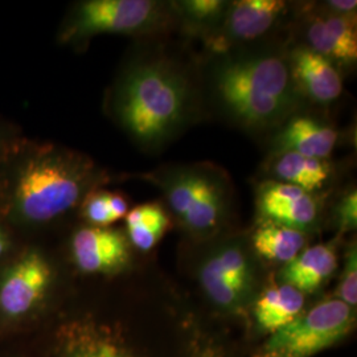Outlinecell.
<instances>
[{"label": "cell", "instance_id": "14", "mask_svg": "<svg viewBox=\"0 0 357 357\" xmlns=\"http://www.w3.org/2000/svg\"><path fill=\"white\" fill-rule=\"evenodd\" d=\"M337 143V131L310 115L293 116L274 139L275 153H294L327 159Z\"/></svg>", "mask_w": 357, "mask_h": 357}, {"label": "cell", "instance_id": "20", "mask_svg": "<svg viewBox=\"0 0 357 357\" xmlns=\"http://www.w3.org/2000/svg\"><path fill=\"white\" fill-rule=\"evenodd\" d=\"M61 357H132L109 337L94 330L79 327L61 339Z\"/></svg>", "mask_w": 357, "mask_h": 357}, {"label": "cell", "instance_id": "6", "mask_svg": "<svg viewBox=\"0 0 357 357\" xmlns=\"http://www.w3.org/2000/svg\"><path fill=\"white\" fill-rule=\"evenodd\" d=\"M355 324L352 307L328 299L301 314L271 337L257 357H311L342 340Z\"/></svg>", "mask_w": 357, "mask_h": 357}, {"label": "cell", "instance_id": "27", "mask_svg": "<svg viewBox=\"0 0 357 357\" xmlns=\"http://www.w3.org/2000/svg\"><path fill=\"white\" fill-rule=\"evenodd\" d=\"M16 149L13 147V144H11V142L0 137V168L8 163V160L11 159V156L16 151Z\"/></svg>", "mask_w": 357, "mask_h": 357}, {"label": "cell", "instance_id": "3", "mask_svg": "<svg viewBox=\"0 0 357 357\" xmlns=\"http://www.w3.org/2000/svg\"><path fill=\"white\" fill-rule=\"evenodd\" d=\"M213 91L233 122L252 131L281 125L299 103L289 57L258 52L228 57L217 65Z\"/></svg>", "mask_w": 357, "mask_h": 357}, {"label": "cell", "instance_id": "22", "mask_svg": "<svg viewBox=\"0 0 357 357\" xmlns=\"http://www.w3.org/2000/svg\"><path fill=\"white\" fill-rule=\"evenodd\" d=\"M84 217L91 227H109L115 222L114 217L107 204V192L93 191L85 197L81 204Z\"/></svg>", "mask_w": 357, "mask_h": 357}, {"label": "cell", "instance_id": "19", "mask_svg": "<svg viewBox=\"0 0 357 357\" xmlns=\"http://www.w3.org/2000/svg\"><path fill=\"white\" fill-rule=\"evenodd\" d=\"M168 227L169 217L159 203L135 206L126 215L128 241L142 252L151 250L165 236Z\"/></svg>", "mask_w": 357, "mask_h": 357}, {"label": "cell", "instance_id": "1", "mask_svg": "<svg viewBox=\"0 0 357 357\" xmlns=\"http://www.w3.org/2000/svg\"><path fill=\"white\" fill-rule=\"evenodd\" d=\"M0 192V205L13 221L41 225L64 216L96 191L103 174L82 153L53 144L19 147Z\"/></svg>", "mask_w": 357, "mask_h": 357}, {"label": "cell", "instance_id": "12", "mask_svg": "<svg viewBox=\"0 0 357 357\" xmlns=\"http://www.w3.org/2000/svg\"><path fill=\"white\" fill-rule=\"evenodd\" d=\"M307 48L333 64L348 65L357 59L356 15H340L323 8L306 23Z\"/></svg>", "mask_w": 357, "mask_h": 357}, {"label": "cell", "instance_id": "17", "mask_svg": "<svg viewBox=\"0 0 357 357\" xmlns=\"http://www.w3.org/2000/svg\"><path fill=\"white\" fill-rule=\"evenodd\" d=\"M271 174L275 181L287 183L312 193L323 188L331 175V166L326 159L307 158L294 153H277Z\"/></svg>", "mask_w": 357, "mask_h": 357}, {"label": "cell", "instance_id": "8", "mask_svg": "<svg viewBox=\"0 0 357 357\" xmlns=\"http://www.w3.org/2000/svg\"><path fill=\"white\" fill-rule=\"evenodd\" d=\"M52 283L50 262L38 252L20 255L0 274V311L8 319H20L44 301Z\"/></svg>", "mask_w": 357, "mask_h": 357}, {"label": "cell", "instance_id": "7", "mask_svg": "<svg viewBox=\"0 0 357 357\" xmlns=\"http://www.w3.org/2000/svg\"><path fill=\"white\" fill-rule=\"evenodd\" d=\"M200 282L209 299L222 308H236L249 296L255 268L241 243H227L209 255L200 268Z\"/></svg>", "mask_w": 357, "mask_h": 357}, {"label": "cell", "instance_id": "11", "mask_svg": "<svg viewBox=\"0 0 357 357\" xmlns=\"http://www.w3.org/2000/svg\"><path fill=\"white\" fill-rule=\"evenodd\" d=\"M72 255L77 268L86 274H116L131 259L130 241L121 230L109 227H84L72 238Z\"/></svg>", "mask_w": 357, "mask_h": 357}, {"label": "cell", "instance_id": "28", "mask_svg": "<svg viewBox=\"0 0 357 357\" xmlns=\"http://www.w3.org/2000/svg\"><path fill=\"white\" fill-rule=\"evenodd\" d=\"M8 249V240H7V236L4 234V231L0 229V257L4 255Z\"/></svg>", "mask_w": 357, "mask_h": 357}, {"label": "cell", "instance_id": "18", "mask_svg": "<svg viewBox=\"0 0 357 357\" xmlns=\"http://www.w3.org/2000/svg\"><path fill=\"white\" fill-rule=\"evenodd\" d=\"M306 243L305 231L270 222H262L252 237L253 248L258 255L270 262L283 265L291 262L305 249Z\"/></svg>", "mask_w": 357, "mask_h": 357}, {"label": "cell", "instance_id": "16", "mask_svg": "<svg viewBox=\"0 0 357 357\" xmlns=\"http://www.w3.org/2000/svg\"><path fill=\"white\" fill-rule=\"evenodd\" d=\"M305 306V296L286 283H271L257 298L255 319L265 331L275 332L296 319Z\"/></svg>", "mask_w": 357, "mask_h": 357}, {"label": "cell", "instance_id": "5", "mask_svg": "<svg viewBox=\"0 0 357 357\" xmlns=\"http://www.w3.org/2000/svg\"><path fill=\"white\" fill-rule=\"evenodd\" d=\"M169 8L153 0H85L66 16L59 38L76 45L102 33H153L167 26Z\"/></svg>", "mask_w": 357, "mask_h": 357}, {"label": "cell", "instance_id": "24", "mask_svg": "<svg viewBox=\"0 0 357 357\" xmlns=\"http://www.w3.org/2000/svg\"><path fill=\"white\" fill-rule=\"evenodd\" d=\"M336 220L342 230H352L357 225V193L356 190L347 192L339 204L336 205Z\"/></svg>", "mask_w": 357, "mask_h": 357}, {"label": "cell", "instance_id": "26", "mask_svg": "<svg viewBox=\"0 0 357 357\" xmlns=\"http://www.w3.org/2000/svg\"><path fill=\"white\" fill-rule=\"evenodd\" d=\"M326 8L340 15H356V0H331L324 3Z\"/></svg>", "mask_w": 357, "mask_h": 357}, {"label": "cell", "instance_id": "15", "mask_svg": "<svg viewBox=\"0 0 357 357\" xmlns=\"http://www.w3.org/2000/svg\"><path fill=\"white\" fill-rule=\"evenodd\" d=\"M337 268L333 243H318L303 249L281 271V282L302 294L314 293L331 278Z\"/></svg>", "mask_w": 357, "mask_h": 357}, {"label": "cell", "instance_id": "21", "mask_svg": "<svg viewBox=\"0 0 357 357\" xmlns=\"http://www.w3.org/2000/svg\"><path fill=\"white\" fill-rule=\"evenodd\" d=\"M229 1L224 0H184L172 3L171 7L192 31H212L221 26Z\"/></svg>", "mask_w": 357, "mask_h": 357}, {"label": "cell", "instance_id": "4", "mask_svg": "<svg viewBox=\"0 0 357 357\" xmlns=\"http://www.w3.org/2000/svg\"><path fill=\"white\" fill-rule=\"evenodd\" d=\"M146 178L162 191L180 227L191 234H212L229 217L233 188L217 167L204 163L167 167Z\"/></svg>", "mask_w": 357, "mask_h": 357}, {"label": "cell", "instance_id": "23", "mask_svg": "<svg viewBox=\"0 0 357 357\" xmlns=\"http://www.w3.org/2000/svg\"><path fill=\"white\" fill-rule=\"evenodd\" d=\"M336 295L339 301L344 302L349 307L357 303V255L356 246H351L345 257V265Z\"/></svg>", "mask_w": 357, "mask_h": 357}, {"label": "cell", "instance_id": "9", "mask_svg": "<svg viewBox=\"0 0 357 357\" xmlns=\"http://www.w3.org/2000/svg\"><path fill=\"white\" fill-rule=\"evenodd\" d=\"M257 208L262 222L306 233L318 222L321 206L312 193L287 183L268 180L258 190Z\"/></svg>", "mask_w": 357, "mask_h": 357}, {"label": "cell", "instance_id": "25", "mask_svg": "<svg viewBox=\"0 0 357 357\" xmlns=\"http://www.w3.org/2000/svg\"><path fill=\"white\" fill-rule=\"evenodd\" d=\"M107 204L115 221L122 217H126L128 213V200L121 193L107 192Z\"/></svg>", "mask_w": 357, "mask_h": 357}, {"label": "cell", "instance_id": "2", "mask_svg": "<svg viewBox=\"0 0 357 357\" xmlns=\"http://www.w3.org/2000/svg\"><path fill=\"white\" fill-rule=\"evenodd\" d=\"M113 110L121 128L143 147H159L188 122L193 88L178 64L163 57L128 68L115 90Z\"/></svg>", "mask_w": 357, "mask_h": 357}, {"label": "cell", "instance_id": "13", "mask_svg": "<svg viewBox=\"0 0 357 357\" xmlns=\"http://www.w3.org/2000/svg\"><path fill=\"white\" fill-rule=\"evenodd\" d=\"M287 57L299 93L319 103H330L340 97L343 78L330 60L305 45L296 47Z\"/></svg>", "mask_w": 357, "mask_h": 357}, {"label": "cell", "instance_id": "10", "mask_svg": "<svg viewBox=\"0 0 357 357\" xmlns=\"http://www.w3.org/2000/svg\"><path fill=\"white\" fill-rule=\"evenodd\" d=\"M287 10L282 0H237L229 1L225 17L218 26L211 47L225 51L237 43H248L262 38L278 24Z\"/></svg>", "mask_w": 357, "mask_h": 357}]
</instances>
